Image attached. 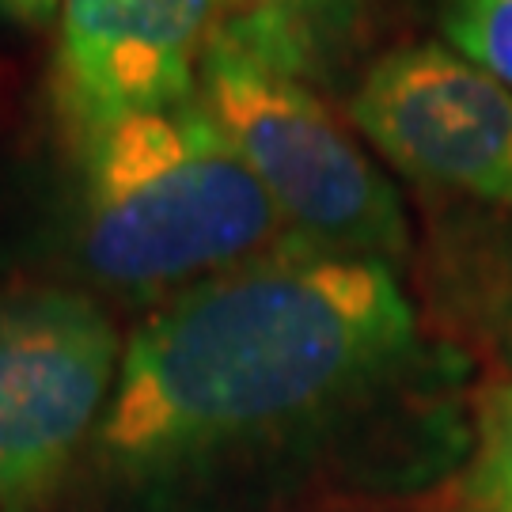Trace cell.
<instances>
[{
    "instance_id": "obj_5",
    "label": "cell",
    "mask_w": 512,
    "mask_h": 512,
    "mask_svg": "<svg viewBox=\"0 0 512 512\" xmlns=\"http://www.w3.org/2000/svg\"><path fill=\"white\" fill-rule=\"evenodd\" d=\"M349 122L406 179L482 209H512V92L437 42L384 54Z\"/></svg>"
},
{
    "instance_id": "obj_8",
    "label": "cell",
    "mask_w": 512,
    "mask_h": 512,
    "mask_svg": "<svg viewBox=\"0 0 512 512\" xmlns=\"http://www.w3.org/2000/svg\"><path fill=\"white\" fill-rule=\"evenodd\" d=\"M437 512H512V376L471 395V444Z\"/></svg>"
},
{
    "instance_id": "obj_9",
    "label": "cell",
    "mask_w": 512,
    "mask_h": 512,
    "mask_svg": "<svg viewBox=\"0 0 512 512\" xmlns=\"http://www.w3.org/2000/svg\"><path fill=\"white\" fill-rule=\"evenodd\" d=\"M228 16L220 31L243 38L266 54L274 65L300 76L308 69L319 42L330 38L349 16L361 8V0H224Z\"/></svg>"
},
{
    "instance_id": "obj_11",
    "label": "cell",
    "mask_w": 512,
    "mask_h": 512,
    "mask_svg": "<svg viewBox=\"0 0 512 512\" xmlns=\"http://www.w3.org/2000/svg\"><path fill=\"white\" fill-rule=\"evenodd\" d=\"M61 4L65 0H0V16L16 27L38 31V27L54 23V16H61Z\"/></svg>"
},
{
    "instance_id": "obj_6",
    "label": "cell",
    "mask_w": 512,
    "mask_h": 512,
    "mask_svg": "<svg viewBox=\"0 0 512 512\" xmlns=\"http://www.w3.org/2000/svg\"><path fill=\"white\" fill-rule=\"evenodd\" d=\"M224 0H65L54 95L73 137L198 99Z\"/></svg>"
},
{
    "instance_id": "obj_3",
    "label": "cell",
    "mask_w": 512,
    "mask_h": 512,
    "mask_svg": "<svg viewBox=\"0 0 512 512\" xmlns=\"http://www.w3.org/2000/svg\"><path fill=\"white\" fill-rule=\"evenodd\" d=\"M198 103L300 247L384 266L410 255L399 190L296 73L217 31L198 76Z\"/></svg>"
},
{
    "instance_id": "obj_10",
    "label": "cell",
    "mask_w": 512,
    "mask_h": 512,
    "mask_svg": "<svg viewBox=\"0 0 512 512\" xmlns=\"http://www.w3.org/2000/svg\"><path fill=\"white\" fill-rule=\"evenodd\" d=\"M440 31L459 57L512 92V0H444Z\"/></svg>"
},
{
    "instance_id": "obj_2",
    "label": "cell",
    "mask_w": 512,
    "mask_h": 512,
    "mask_svg": "<svg viewBox=\"0 0 512 512\" xmlns=\"http://www.w3.org/2000/svg\"><path fill=\"white\" fill-rule=\"evenodd\" d=\"M76 251L99 285L164 304L209 277L308 247L190 99L76 141Z\"/></svg>"
},
{
    "instance_id": "obj_4",
    "label": "cell",
    "mask_w": 512,
    "mask_h": 512,
    "mask_svg": "<svg viewBox=\"0 0 512 512\" xmlns=\"http://www.w3.org/2000/svg\"><path fill=\"white\" fill-rule=\"evenodd\" d=\"M122 334L92 296L0 293V512L57 490L118 384Z\"/></svg>"
},
{
    "instance_id": "obj_1",
    "label": "cell",
    "mask_w": 512,
    "mask_h": 512,
    "mask_svg": "<svg viewBox=\"0 0 512 512\" xmlns=\"http://www.w3.org/2000/svg\"><path fill=\"white\" fill-rule=\"evenodd\" d=\"M463 376L391 266L293 251L156 304L122 346L95 448L148 486L285 459L414 490L467 456Z\"/></svg>"
},
{
    "instance_id": "obj_7",
    "label": "cell",
    "mask_w": 512,
    "mask_h": 512,
    "mask_svg": "<svg viewBox=\"0 0 512 512\" xmlns=\"http://www.w3.org/2000/svg\"><path fill=\"white\" fill-rule=\"evenodd\" d=\"M425 289L437 323L467 353L512 376V209L471 205L433 232Z\"/></svg>"
}]
</instances>
